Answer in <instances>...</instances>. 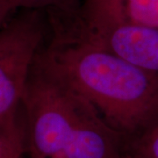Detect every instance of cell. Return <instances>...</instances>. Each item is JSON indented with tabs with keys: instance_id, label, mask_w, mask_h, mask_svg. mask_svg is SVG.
<instances>
[{
	"instance_id": "1",
	"label": "cell",
	"mask_w": 158,
	"mask_h": 158,
	"mask_svg": "<svg viewBox=\"0 0 158 158\" xmlns=\"http://www.w3.org/2000/svg\"><path fill=\"white\" fill-rule=\"evenodd\" d=\"M54 35L36 62L92 105L126 139L158 123V78L90 41L49 11Z\"/></svg>"
},
{
	"instance_id": "2",
	"label": "cell",
	"mask_w": 158,
	"mask_h": 158,
	"mask_svg": "<svg viewBox=\"0 0 158 158\" xmlns=\"http://www.w3.org/2000/svg\"><path fill=\"white\" fill-rule=\"evenodd\" d=\"M22 105L26 158H62L90 103L35 59Z\"/></svg>"
},
{
	"instance_id": "3",
	"label": "cell",
	"mask_w": 158,
	"mask_h": 158,
	"mask_svg": "<svg viewBox=\"0 0 158 158\" xmlns=\"http://www.w3.org/2000/svg\"><path fill=\"white\" fill-rule=\"evenodd\" d=\"M26 10L0 28V129L20 123L18 108L46 34L42 10Z\"/></svg>"
},
{
	"instance_id": "4",
	"label": "cell",
	"mask_w": 158,
	"mask_h": 158,
	"mask_svg": "<svg viewBox=\"0 0 158 158\" xmlns=\"http://www.w3.org/2000/svg\"><path fill=\"white\" fill-rule=\"evenodd\" d=\"M65 20L90 41L158 78V28L81 6Z\"/></svg>"
},
{
	"instance_id": "5",
	"label": "cell",
	"mask_w": 158,
	"mask_h": 158,
	"mask_svg": "<svg viewBox=\"0 0 158 158\" xmlns=\"http://www.w3.org/2000/svg\"><path fill=\"white\" fill-rule=\"evenodd\" d=\"M127 139L90 105L85 110L62 158H126Z\"/></svg>"
},
{
	"instance_id": "6",
	"label": "cell",
	"mask_w": 158,
	"mask_h": 158,
	"mask_svg": "<svg viewBox=\"0 0 158 158\" xmlns=\"http://www.w3.org/2000/svg\"><path fill=\"white\" fill-rule=\"evenodd\" d=\"M82 5L123 20L158 28V0H84Z\"/></svg>"
},
{
	"instance_id": "7",
	"label": "cell",
	"mask_w": 158,
	"mask_h": 158,
	"mask_svg": "<svg viewBox=\"0 0 158 158\" xmlns=\"http://www.w3.org/2000/svg\"><path fill=\"white\" fill-rule=\"evenodd\" d=\"M126 158H158V123L126 141Z\"/></svg>"
},
{
	"instance_id": "8",
	"label": "cell",
	"mask_w": 158,
	"mask_h": 158,
	"mask_svg": "<svg viewBox=\"0 0 158 158\" xmlns=\"http://www.w3.org/2000/svg\"><path fill=\"white\" fill-rule=\"evenodd\" d=\"M17 8L32 10H56L72 13L81 7L84 0H11Z\"/></svg>"
},
{
	"instance_id": "9",
	"label": "cell",
	"mask_w": 158,
	"mask_h": 158,
	"mask_svg": "<svg viewBox=\"0 0 158 158\" xmlns=\"http://www.w3.org/2000/svg\"><path fill=\"white\" fill-rule=\"evenodd\" d=\"M1 158H26L23 124L6 131L4 152Z\"/></svg>"
},
{
	"instance_id": "10",
	"label": "cell",
	"mask_w": 158,
	"mask_h": 158,
	"mask_svg": "<svg viewBox=\"0 0 158 158\" xmlns=\"http://www.w3.org/2000/svg\"><path fill=\"white\" fill-rule=\"evenodd\" d=\"M17 9L11 0H0V28L6 22L9 15Z\"/></svg>"
},
{
	"instance_id": "11",
	"label": "cell",
	"mask_w": 158,
	"mask_h": 158,
	"mask_svg": "<svg viewBox=\"0 0 158 158\" xmlns=\"http://www.w3.org/2000/svg\"><path fill=\"white\" fill-rule=\"evenodd\" d=\"M11 130V129H9ZM6 131L8 130L0 129V158L4 152V148H5V141H6Z\"/></svg>"
}]
</instances>
